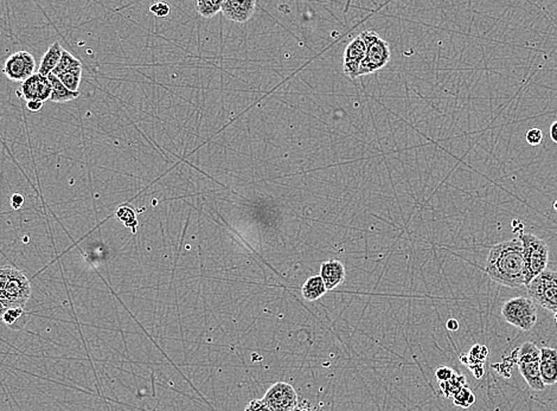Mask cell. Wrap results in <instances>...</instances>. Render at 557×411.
I'll use <instances>...</instances> for the list:
<instances>
[{
	"instance_id": "1",
	"label": "cell",
	"mask_w": 557,
	"mask_h": 411,
	"mask_svg": "<svg viewBox=\"0 0 557 411\" xmlns=\"http://www.w3.org/2000/svg\"><path fill=\"white\" fill-rule=\"evenodd\" d=\"M485 272L492 281L505 287L526 286L522 242L516 237L493 245L487 257Z\"/></svg>"
},
{
	"instance_id": "2",
	"label": "cell",
	"mask_w": 557,
	"mask_h": 411,
	"mask_svg": "<svg viewBox=\"0 0 557 411\" xmlns=\"http://www.w3.org/2000/svg\"><path fill=\"white\" fill-rule=\"evenodd\" d=\"M31 296V284L15 267L0 268V303L6 308H24Z\"/></svg>"
},
{
	"instance_id": "3",
	"label": "cell",
	"mask_w": 557,
	"mask_h": 411,
	"mask_svg": "<svg viewBox=\"0 0 557 411\" xmlns=\"http://www.w3.org/2000/svg\"><path fill=\"white\" fill-rule=\"evenodd\" d=\"M523 245L526 286L547 269L549 261V247L534 233H519L517 236Z\"/></svg>"
},
{
	"instance_id": "4",
	"label": "cell",
	"mask_w": 557,
	"mask_h": 411,
	"mask_svg": "<svg viewBox=\"0 0 557 411\" xmlns=\"http://www.w3.org/2000/svg\"><path fill=\"white\" fill-rule=\"evenodd\" d=\"M514 357L526 384L535 391H543L546 385L542 382L540 373L541 349L533 342H526L514 349Z\"/></svg>"
},
{
	"instance_id": "5",
	"label": "cell",
	"mask_w": 557,
	"mask_h": 411,
	"mask_svg": "<svg viewBox=\"0 0 557 411\" xmlns=\"http://www.w3.org/2000/svg\"><path fill=\"white\" fill-rule=\"evenodd\" d=\"M361 37L366 43V54L359 66V76H364L384 68L389 62L391 55L389 44L372 30L362 32Z\"/></svg>"
},
{
	"instance_id": "6",
	"label": "cell",
	"mask_w": 557,
	"mask_h": 411,
	"mask_svg": "<svg viewBox=\"0 0 557 411\" xmlns=\"http://www.w3.org/2000/svg\"><path fill=\"white\" fill-rule=\"evenodd\" d=\"M502 317L519 330H531L537 322V310L534 301L526 296H517L507 300L502 307Z\"/></svg>"
},
{
	"instance_id": "7",
	"label": "cell",
	"mask_w": 557,
	"mask_h": 411,
	"mask_svg": "<svg viewBox=\"0 0 557 411\" xmlns=\"http://www.w3.org/2000/svg\"><path fill=\"white\" fill-rule=\"evenodd\" d=\"M530 299L546 310L557 312V272L544 269L526 286Z\"/></svg>"
},
{
	"instance_id": "8",
	"label": "cell",
	"mask_w": 557,
	"mask_h": 411,
	"mask_svg": "<svg viewBox=\"0 0 557 411\" xmlns=\"http://www.w3.org/2000/svg\"><path fill=\"white\" fill-rule=\"evenodd\" d=\"M262 401L272 411H294L298 405V394L289 383L277 382L267 390Z\"/></svg>"
},
{
	"instance_id": "9",
	"label": "cell",
	"mask_w": 557,
	"mask_h": 411,
	"mask_svg": "<svg viewBox=\"0 0 557 411\" xmlns=\"http://www.w3.org/2000/svg\"><path fill=\"white\" fill-rule=\"evenodd\" d=\"M35 57L28 51H18L5 62L3 73L12 81L24 82L35 75Z\"/></svg>"
},
{
	"instance_id": "10",
	"label": "cell",
	"mask_w": 557,
	"mask_h": 411,
	"mask_svg": "<svg viewBox=\"0 0 557 411\" xmlns=\"http://www.w3.org/2000/svg\"><path fill=\"white\" fill-rule=\"evenodd\" d=\"M51 92H52V87H51L50 80L37 73V74L32 75L31 78H29L28 80L22 82L20 90H18L17 94H18V96H22L24 100H27V102H45L50 100Z\"/></svg>"
},
{
	"instance_id": "11",
	"label": "cell",
	"mask_w": 557,
	"mask_h": 411,
	"mask_svg": "<svg viewBox=\"0 0 557 411\" xmlns=\"http://www.w3.org/2000/svg\"><path fill=\"white\" fill-rule=\"evenodd\" d=\"M366 45L361 35L357 36L345 49L344 52V73L349 78H359V66L366 57Z\"/></svg>"
},
{
	"instance_id": "12",
	"label": "cell",
	"mask_w": 557,
	"mask_h": 411,
	"mask_svg": "<svg viewBox=\"0 0 557 411\" xmlns=\"http://www.w3.org/2000/svg\"><path fill=\"white\" fill-rule=\"evenodd\" d=\"M256 10L255 0H223V15L231 22L246 23L254 16Z\"/></svg>"
},
{
	"instance_id": "13",
	"label": "cell",
	"mask_w": 557,
	"mask_h": 411,
	"mask_svg": "<svg viewBox=\"0 0 557 411\" xmlns=\"http://www.w3.org/2000/svg\"><path fill=\"white\" fill-rule=\"evenodd\" d=\"M320 277L323 279L326 291H332L340 286L345 280V268L337 260L326 261L320 267Z\"/></svg>"
},
{
	"instance_id": "14",
	"label": "cell",
	"mask_w": 557,
	"mask_h": 411,
	"mask_svg": "<svg viewBox=\"0 0 557 411\" xmlns=\"http://www.w3.org/2000/svg\"><path fill=\"white\" fill-rule=\"evenodd\" d=\"M540 373L544 385H554L557 383V351L551 347L541 349L540 357Z\"/></svg>"
},
{
	"instance_id": "15",
	"label": "cell",
	"mask_w": 557,
	"mask_h": 411,
	"mask_svg": "<svg viewBox=\"0 0 557 411\" xmlns=\"http://www.w3.org/2000/svg\"><path fill=\"white\" fill-rule=\"evenodd\" d=\"M62 51L63 49L59 42L51 44L42 59V62L38 68V74L43 75L45 78L52 74V71L55 70L59 59L62 57Z\"/></svg>"
},
{
	"instance_id": "16",
	"label": "cell",
	"mask_w": 557,
	"mask_h": 411,
	"mask_svg": "<svg viewBox=\"0 0 557 411\" xmlns=\"http://www.w3.org/2000/svg\"><path fill=\"white\" fill-rule=\"evenodd\" d=\"M50 80L52 92H51L50 101L56 103H66V102L73 101L75 99L80 96V92H71V90L63 86L62 82L55 75L50 74L48 76Z\"/></svg>"
},
{
	"instance_id": "17",
	"label": "cell",
	"mask_w": 557,
	"mask_h": 411,
	"mask_svg": "<svg viewBox=\"0 0 557 411\" xmlns=\"http://www.w3.org/2000/svg\"><path fill=\"white\" fill-rule=\"evenodd\" d=\"M303 296L308 301H317L321 296L326 294V287L324 284V281L320 275H313L310 279L306 280L303 286Z\"/></svg>"
},
{
	"instance_id": "18",
	"label": "cell",
	"mask_w": 557,
	"mask_h": 411,
	"mask_svg": "<svg viewBox=\"0 0 557 411\" xmlns=\"http://www.w3.org/2000/svg\"><path fill=\"white\" fill-rule=\"evenodd\" d=\"M1 322H4L5 325L8 326V327H11V329L20 330V329H22L20 322H22V325L24 326L25 325V322H27L24 308H20V307L6 308Z\"/></svg>"
},
{
	"instance_id": "19",
	"label": "cell",
	"mask_w": 557,
	"mask_h": 411,
	"mask_svg": "<svg viewBox=\"0 0 557 411\" xmlns=\"http://www.w3.org/2000/svg\"><path fill=\"white\" fill-rule=\"evenodd\" d=\"M78 66H82V63L80 59H76L74 55H71L69 51L64 50L63 49L62 51V57L59 59V64L56 66L55 70L52 71V75H55V76H61V75L64 74L66 71H69V70L75 69V68H78Z\"/></svg>"
},
{
	"instance_id": "20",
	"label": "cell",
	"mask_w": 557,
	"mask_h": 411,
	"mask_svg": "<svg viewBox=\"0 0 557 411\" xmlns=\"http://www.w3.org/2000/svg\"><path fill=\"white\" fill-rule=\"evenodd\" d=\"M59 81L62 82L63 86L68 88L71 92H78L81 78H82V66H78L75 69L69 70L64 74L59 76Z\"/></svg>"
},
{
	"instance_id": "21",
	"label": "cell",
	"mask_w": 557,
	"mask_h": 411,
	"mask_svg": "<svg viewBox=\"0 0 557 411\" xmlns=\"http://www.w3.org/2000/svg\"><path fill=\"white\" fill-rule=\"evenodd\" d=\"M197 11L201 16L204 18H211L216 16L222 10V1L221 0H198L196 3Z\"/></svg>"
},
{
	"instance_id": "22",
	"label": "cell",
	"mask_w": 557,
	"mask_h": 411,
	"mask_svg": "<svg viewBox=\"0 0 557 411\" xmlns=\"http://www.w3.org/2000/svg\"><path fill=\"white\" fill-rule=\"evenodd\" d=\"M464 387H468L466 378H465V376H460L458 373H454L452 380L440 384L441 392H444V395L446 397L456 395V392L459 391L460 389L464 388Z\"/></svg>"
},
{
	"instance_id": "23",
	"label": "cell",
	"mask_w": 557,
	"mask_h": 411,
	"mask_svg": "<svg viewBox=\"0 0 557 411\" xmlns=\"http://www.w3.org/2000/svg\"><path fill=\"white\" fill-rule=\"evenodd\" d=\"M117 216L119 218V221L122 222L127 228H131L133 231H136V228H137L139 223H138L137 216H136V212H134V210L132 208L126 206H120L117 209Z\"/></svg>"
},
{
	"instance_id": "24",
	"label": "cell",
	"mask_w": 557,
	"mask_h": 411,
	"mask_svg": "<svg viewBox=\"0 0 557 411\" xmlns=\"http://www.w3.org/2000/svg\"><path fill=\"white\" fill-rule=\"evenodd\" d=\"M453 400H454V404L458 405V407L468 409V408L471 407L472 404L475 403V397L473 395V392L468 387H464V388L460 389L456 395L453 396Z\"/></svg>"
},
{
	"instance_id": "25",
	"label": "cell",
	"mask_w": 557,
	"mask_h": 411,
	"mask_svg": "<svg viewBox=\"0 0 557 411\" xmlns=\"http://www.w3.org/2000/svg\"><path fill=\"white\" fill-rule=\"evenodd\" d=\"M489 354V349L486 346L475 345L470 351V358H468V366L471 365L483 364Z\"/></svg>"
},
{
	"instance_id": "26",
	"label": "cell",
	"mask_w": 557,
	"mask_h": 411,
	"mask_svg": "<svg viewBox=\"0 0 557 411\" xmlns=\"http://www.w3.org/2000/svg\"><path fill=\"white\" fill-rule=\"evenodd\" d=\"M526 143L530 146H538L543 140V132L540 129H531L526 132Z\"/></svg>"
},
{
	"instance_id": "27",
	"label": "cell",
	"mask_w": 557,
	"mask_h": 411,
	"mask_svg": "<svg viewBox=\"0 0 557 411\" xmlns=\"http://www.w3.org/2000/svg\"><path fill=\"white\" fill-rule=\"evenodd\" d=\"M150 11L152 12L154 16L159 17V18H165V17H168L170 15L171 8L166 3L160 1V3H154V4L151 5Z\"/></svg>"
},
{
	"instance_id": "28",
	"label": "cell",
	"mask_w": 557,
	"mask_h": 411,
	"mask_svg": "<svg viewBox=\"0 0 557 411\" xmlns=\"http://www.w3.org/2000/svg\"><path fill=\"white\" fill-rule=\"evenodd\" d=\"M454 373H456L453 371L452 368H448V366H440V368H437V371H435V377H437V380H439L440 383H444V382L452 380Z\"/></svg>"
},
{
	"instance_id": "29",
	"label": "cell",
	"mask_w": 557,
	"mask_h": 411,
	"mask_svg": "<svg viewBox=\"0 0 557 411\" xmlns=\"http://www.w3.org/2000/svg\"><path fill=\"white\" fill-rule=\"evenodd\" d=\"M245 411H272L266 405L265 402L262 400H253L250 401L249 403L247 404Z\"/></svg>"
},
{
	"instance_id": "30",
	"label": "cell",
	"mask_w": 557,
	"mask_h": 411,
	"mask_svg": "<svg viewBox=\"0 0 557 411\" xmlns=\"http://www.w3.org/2000/svg\"><path fill=\"white\" fill-rule=\"evenodd\" d=\"M24 204V197L22 194H15L11 197V206L15 210H20Z\"/></svg>"
},
{
	"instance_id": "31",
	"label": "cell",
	"mask_w": 557,
	"mask_h": 411,
	"mask_svg": "<svg viewBox=\"0 0 557 411\" xmlns=\"http://www.w3.org/2000/svg\"><path fill=\"white\" fill-rule=\"evenodd\" d=\"M44 102L41 101H29L27 102V108L32 113H38L43 108Z\"/></svg>"
},
{
	"instance_id": "32",
	"label": "cell",
	"mask_w": 557,
	"mask_h": 411,
	"mask_svg": "<svg viewBox=\"0 0 557 411\" xmlns=\"http://www.w3.org/2000/svg\"><path fill=\"white\" fill-rule=\"evenodd\" d=\"M446 326H447L448 330L452 331V332H456V331L459 330L460 327L459 322H458V320H456V319H449Z\"/></svg>"
},
{
	"instance_id": "33",
	"label": "cell",
	"mask_w": 557,
	"mask_h": 411,
	"mask_svg": "<svg viewBox=\"0 0 557 411\" xmlns=\"http://www.w3.org/2000/svg\"><path fill=\"white\" fill-rule=\"evenodd\" d=\"M550 138H551L555 144H557V121L553 122L551 126H550Z\"/></svg>"
},
{
	"instance_id": "34",
	"label": "cell",
	"mask_w": 557,
	"mask_h": 411,
	"mask_svg": "<svg viewBox=\"0 0 557 411\" xmlns=\"http://www.w3.org/2000/svg\"><path fill=\"white\" fill-rule=\"evenodd\" d=\"M5 310H6V307H5L3 303H0V322L3 320V315H4Z\"/></svg>"
},
{
	"instance_id": "35",
	"label": "cell",
	"mask_w": 557,
	"mask_h": 411,
	"mask_svg": "<svg viewBox=\"0 0 557 411\" xmlns=\"http://www.w3.org/2000/svg\"><path fill=\"white\" fill-rule=\"evenodd\" d=\"M294 411H311V410H310V409H308V408H301V409H299V410H294Z\"/></svg>"
},
{
	"instance_id": "36",
	"label": "cell",
	"mask_w": 557,
	"mask_h": 411,
	"mask_svg": "<svg viewBox=\"0 0 557 411\" xmlns=\"http://www.w3.org/2000/svg\"><path fill=\"white\" fill-rule=\"evenodd\" d=\"M554 210H555V211H557V201L556 202H554Z\"/></svg>"
},
{
	"instance_id": "37",
	"label": "cell",
	"mask_w": 557,
	"mask_h": 411,
	"mask_svg": "<svg viewBox=\"0 0 557 411\" xmlns=\"http://www.w3.org/2000/svg\"><path fill=\"white\" fill-rule=\"evenodd\" d=\"M554 315H555V322H556L557 324V312L556 313H554Z\"/></svg>"
}]
</instances>
